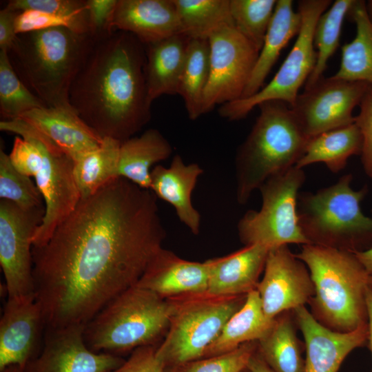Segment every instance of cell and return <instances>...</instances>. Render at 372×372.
<instances>
[{
    "instance_id": "obj_1",
    "label": "cell",
    "mask_w": 372,
    "mask_h": 372,
    "mask_svg": "<svg viewBox=\"0 0 372 372\" xmlns=\"http://www.w3.org/2000/svg\"><path fill=\"white\" fill-rule=\"evenodd\" d=\"M156 199L118 176L80 199L46 242L32 246L45 328L85 325L136 285L166 236Z\"/></svg>"
},
{
    "instance_id": "obj_2",
    "label": "cell",
    "mask_w": 372,
    "mask_h": 372,
    "mask_svg": "<svg viewBox=\"0 0 372 372\" xmlns=\"http://www.w3.org/2000/svg\"><path fill=\"white\" fill-rule=\"evenodd\" d=\"M144 47L120 30L94 39L72 84V107L102 138L122 143L150 120Z\"/></svg>"
},
{
    "instance_id": "obj_3",
    "label": "cell",
    "mask_w": 372,
    "mask_h": 372,
    "mask_svg": "<svg viewBox=\"0 0 372 372\" xmlns=\"http://www.w3.org/2000/svg\"><path fill=\"white\" fill-rule=\"evenodd\" d=\"M94 41L87 34L51 28L17 34L8 54L19 79L48 107L73 109L70 90Z\"/></svg>"
},
{
    "instance_id": "obj_4",
    "label": "cell",
    "mask_w": 372,
    "mask_h": 372,
    "mask_svg": "<svg viewBox=\"0 0 372 372\" xmlns=\"http://www.w3.org/2000/svg\"><path fill=\"white\" fill-rule=\"evenodd\" d=\"M296 255L309 271L315 293L308 304L319 323L338 332L367 324L370 275L354 252L307 244Z\"/></svg>"
},
{
    "instance_id": "obj_5",
    "label": "cell",
    "mask_w": 372,
    "mask_h": 372,
    "mask_svg": "<svg viewBox=\"0 0 372 372\" xmlns=\"http://www.w3.org/2000/svg\"><path fill=\"white\" fill-rule=\"evenodd\" d=\"M0 130L18 135L10 158L19 172L34 178L43 198L45 215L32 238V246H41L81 199L74 178L75 162L22 118L1 120Z\"/></svg>"
},
{
    "instance_id": "obj_6",
    "label": "cell",
    "mask_w": 372,
    "mask_h": 372,
    "mask_svg": "<svg viewBox=\"0 0 372 372\" xmlns=\"http://www.w3.org/2000/svg\"><path fill=\"white\" fill-rule=\"evenodd\" d=\"M258 107L259 116L235 158L240 204L247 203L269 178L296 166L309 141L287 103L269 101Z\"/></svg>"
},
{
    "instance_id": "obj_7",
    "label": "cell",
    "mask_w": 372,
    "mask_h": 372,
    "mask_svg": "<svg viewBox=\"0 0 372 372\" xmlns=\"http://www.w3.org/2000/svg\"><path fill=\"white\" fill-rule=\"evenodd\" d=\"M173 310L169 298L133 286L110 300L85 324V342L94 352L116 355L154 345L165 335Z\"/></svg>"
},
{
    "instance_id": "obj_8",
    "label": "cell",
    "mask_w": 372,
    "mask_h": 372,
    "mask_svg": "<svg viewBox=\"0 0 372 372\" xmlns=\"http://www.w3.org/2000/svg\"><path fill=\"white\" fill-rule=\"evenodd\" d=\"M351 174L316 192L299 193L298 222L309 244L352 252L372 247V218L361 210L366 186L351 187Z\"/></svg>"
},
{
    "instance_id": "obj_9",
    "label": "cell",
    "mask_w": 372,
    "mask_h": 372,
    "mask_svg": "<svg viewBox=\"0 0 372 372\" xmlns=\"http://www.w3.org/2000/svg\"><path fill=\"white\" fill-rule=\"evenodd\" d=\"M246 298L247 295L216 296L207 292L169 298L173 313L163 340L156 348V357L171 368L204 358Z\"/></svg>"
},
{
    "instance_id": "obj_10",
    "label": "cell",
    "mask_w": 372,
    "mask_h": 372,
    "mask_svg": "<svg viewBox=\"0 0 372 372\" xmlns=\"http://www.w3.org/2000/svg\"><path fill=\"white\" fill-rule=\"evenodd\" d=\"M304 180L303 169L294 166L260 185V209L247 211L238 223V236L245 245H261L271 249L289 244H309L297 212L299 190Z\"/></svg>"
},
{
    "instance_id": "obj_11",
    "label": "cell",
    "mask_w": 372,
    "mask_h": 372,
    "mask_svg": "<svg viewBox=\"0 0 372 372\" xmlns=\"http://www.w3.org/2000/svg\"><path fill=\"white\" fill-rule=\"evenodd\" d=\"M331 5L329 0L298 1L302 26L280 69L271 81L255 94L222 105L218 110L222 118L228 121L242 119L255 107L269 101H280L293 106L300 88L305 85L316 63L313 37L317 21Z\"/></svg>"
},
{
    "instance_id": "obj_12",
    "label": "cell",
    "mask_w": 372,
    "mask_h": 372,
    "mask_svg": "<svg viewBox=\"0 0 372 372\" xmlns=\"http://www.w3.org/2000/svg\"><path fill=\"white\" fill-rule=\"evenodd\" d=\"M45 211V206L25 209L1 199L0 265L8 299L35 298L32 238Z\"/></svg>"
},
{
    "instance_id": "obj_13",
    "label": "cell",
    "mask_w": 372,
    "mask_h": 372,
    "mask_svg": "<svg viewBox=\"0 0 372 372\" xmlns=\"http://www.w3.org/2000/svg\"><path fill=\"white\" fill-rule=\"evenodd\" d=\"M208 41L209 75L203 95V114L217 105L242 98L260 52L233 25L220 28Z\"/></svg>"
},
{
    "instance_id": "obj_14",
    "label": "cell",
    "mask_w": 372,
    "mask_h": 372,
    "mask_svg": "<svg viewBox=\"0 0 372 372\" xmlns=\"http://www.w3.org/2000/svg\"><path fill=\"white\" fill-rule=\"evenodd\" d=\"M369 85L363 81L323 77L298 94L291 108L302 130L310 139L355 123L353 111L360 105Z\"/></svg>"
},
{
    "instance_id": "obj_15",
    "label": "cell",
    "mask_w": 372,
    "mask_h": 372,
    "mask_svg": "<svg viewBox=\"0 0 372 372\" xmlns=\"http://www.w3.org/2000/svg\"><path fill=\"white\" fill-rule=\"evenodd\" d=\"M263 271L256 291L263 311L269 319L305 306L314 296V286L307 265L288 245L269 250Z\"/></svg>"
},
{
    "instance_id": "obj_16",
    "label": "cell",
    "mask_w": 372,
    "mask_h": 372,
    "mask_svg": "<svg viewBox=\"0 0 372 372\" xmlns=\"http://www.w3.org/2000/svg\"><path fill=\"white\" fill-rule=\"evenodd\" d=\"M84 327L45 328L42 351L28 363L24 372H110L125 362L116 355L90 349L85 342Z\"/></svg>"
},
{
    "instance_id": "obj_17",
    "label": "cell",
    "mask_w": 372,
    "mask_h": 372,
    "mask_svg": "<svg viewBox=\"0 0 372 372\" xmlns=\"http://www.w3.org/2000/svg\"><path fill=\"white\" fill-rule=\"evenodd\" d=\"M293 311L304 338V372H338L351 351L367 345L368 324L353 331L338 332L319 323L305 306Z\"/></svg>"
},
{
    "instance_id": "obj_18",
    "label": "cell",
    "mask_w": 372,
    "mask_h": 372,
    "mask_svg": "<svg viewBox=\"0 0 372 372\" xmlns=\"http://www.w3.org/2000/svg\"><path fill=\"white\" fill-rule=\"evenodd\" d=\"M45 327L35 298L8 299L0 320V370L17 365L25 369L32 360Z\"/></svg>"
},
{
    "instance_id": "obj_19",
    "label": "cell",
    "mask_w": 372,
    "mask_h": 372,
    "mask_svg": "<svg viewBox=\"0 0 372 372\" xmlns=\"http://www.w3.org/2000/svg\"><path fill=\"white\" fill-rule=\"evenodd\" d=\"M110 30L129 32L144 45L180 33L173 0H117Z\"/></svg>"
},
{
    "instance_id": "obj_20",
    "label": "cell",
    "mask_w": 372,
    "mask_h": 372,
    "mask_svg": "<svg viewBox=\"0 0 372 372\" xmlns=\"http://www.w3.org/2000/svg\"><path fill=\"white\" fill-rule=\"evenodd\" d=\"M136 286L167 299L182 295L206 293V262L183 259L163 247L153 257Z\"/></svg>"
},
{
    "instance_id": "obj_21",
    "label": "cell",
    "mask_w": 372,
    "mask_h": 372,
    "mask_svg": "<svg viewBox=\"0 0 372 372\" xmlns=\"http://www.w3.org/2000/svg\"><path fill=\"white\" fill-rule=\"evenodd\" d=\"M269 250L261 245H245L227 256L207 260V293L216 296H236L256 290Z\"/></svg>"
},
{
    "instance_id": "obj_22",
    "label": "cell",
    "mask_w": 372,
    "mask_h": 372,
    "mask_svg": "<svg viewBox=\"0 0 372 372\" xmlns=\"http://www.w3.org/2000/svg\"><path fill=\"white\" fill-rule=\"evenodd\" d=\"M48 137L76 162L103 141L74 109L45 107L20 117Z\"/></svg>"
},
{
    "instance_id": "obj_23",
    "label": "cell",
    "mask_w": 372,
    "mask_h": 372,
    "mask_svg": "<svg viewBox=\"0 0 372 372\" xmlns=\"http://www.w3.org/2000/svg\"><path fill=\"white\" fill-rule=\"evenodd\" d=\"M203 172L199 165L185 164L178 154L173 157L169 167L158 165L151 171L149 190L169 203L180 221L194 235L200 231V216L192 204V195Z\"/></svg>"
},
{
    "instance_id": "obj_24",
    "label": "cell",
    "mask_w": 372,
    "mask_h": 372,
    "mask_svg": "<svg viewBox=\"0 0 372 372\" xmlns=\"http://www.w3.org/2000/svg\"><path fill=\"white\" fill-rule=\"evenodd\" d=\"M189 38L179 33L145 45L147 100L176 94L183 69Z\"/></svg>"
},
{
    "instance_id": "obj_25",
    "label": "cell",
    "mask_w": 372,
    "mask_h": 372,
    "mask_svg": "<svg viewBox=\"0 0 372 372\" xmlns=\"http://www.w3.org/2000/svg\"><path fill=\"white\" fill-rule=\"evenodd\" d=\"M302 26L300 13L295 12L291 0H277L262 47L241 99L257 93L289 40Z\"/></svg>"
},
{
    "instance_id": "obj_26",
    "label": "cell",
    "mask_w": 372,
    "mask_h": 372,
    "mask_svg": "<svg viewBox=\"0 0 372 372\" xmlns=\"http://www.w3.org/2000/svg\"><path fill=\"white\" fill-rule=\"evenodd\" d=\"M172 151L171 144L159 130L148 129L121 143L118 176L149 189L152 165L167 159Z\"/></svg>"
},
{
    "instance_id": "obj_27",
    "label": "cell",
    "mask_w": 372,
    "mask_h": 372,
    "mask_svg": "<svg viewBox=\"0 0 372 372\" xmlns=\"http://www.w3.org/2000/svg\"><path fill=\"white\" fill-rule=\"evenodd\" d=\"M293 310L277 316L258 342L257 351L273 372H304V343L298 337Z\"/></svg>"
},
{
    "instance_id": "obj_28",
    "label": "cell",
    "mask_w": 372,
    "mask_h": 372,
    "mask_svg": "<svg viewBox=\"0 0 372 372\" xmlns=\"http://www.w3.org/2000/svg\"><path fill=\"white\" fill-rule=\"evenodd\" d=\"M274 319L265 316L256 289L251 291L242 307L227 320L204 358L229 352L245 342L258 341L271 329Z\"/></svg>"
},
{
    "instance_id": "obj_29",
    "label": "cell",
    "mask_w": 372,
    "mask_h": 372,
    "mask_svg": "<svg viewBox=\"0 0 372 372\" xmlns=\"http://www.w3.org/2000/svg\"><path fill=\"white\" fill-rule=\"evenodd\" d=\"M362 146L361 132L353 123L311 138L296 167L303 169L322 163L331 172L338 173L345 167L351 156L360 155Z\"/></svg>"
},
{
    "instance_id": "obj_30",
    "label": "cell",
    "mask_w": 372,
    "mask_h": 372,
    "mask_svg": "<svg viewBox=\"0 0 372 372\" xmlns=\"http://www.w3.org/2000/svg\"><path fill=\"white\" fill-rule=\"evenodd\" d=\"M347 16L355 23L356 34L342 46L340 65L332 77L372 86V21L365 1L355 0Z\"/></svg>"
},
{
    "instance_id": "obj_31",
    "label": "cell",
    "mask_w": 372,
    "mask_h": 372,
    "mask_svg": "<svg viewBox=\"0 0 372 372\" xmlns=\"http://www.w3.org/2000/svg\"><path fill=\"white\" fill-rule=\"evenodd\" d=\"M121 142L103 138L101 145L75 162L74 178L80 198H85L118 177V161Z\"/></svg>"
},
{
    "instance_id": "obj_32",
    "label": "cell",
    "mask_w": 372,
    "mask_h": 372,
    "mask_svg": "<svg viewBox=\"0 0 372 372\" xmlns=\"http://www.w3.org/2000/svg\"><path fill=\"white\" fill-rule=\"evenodd\" d=\"M209 75L208 39H189L177 94L182 97L191 120H196L203 114V95Z\"/></svg>"
},
{
    "instance_id": "obj_33",
    "label": "cell",
    "mask_w": 372,
    "mask_h": 372,
    "mask_svg": "<svg viewBox=\"0 0 372 372\" xmlns=\"http://www.w3.org/2000/svg\"><path fill=\"white\" fill-rule=\"evenodd\" d=\"M173 1L180 33L189 39H208L220 28L233 25L229 0Z\"/></svg>"
},
{
    "instance_id": "obj_34",
    "label": "cell",
    "mask_w": 372,
    "mask_h": 372,
    "mask_svg": "<svg viewBox=\"0 0 372 372\" xmlns=\"http://www.w3.org/2000/svg\"><path fill=\"white\" fill-rule=\"evenodd\" d=\"M355 0H336L318 19L314 32L313 42L316 48L317 61L304 89L313 86L321 79L328 60L337 50L344 18Z\"/></svg>"
},
{
    "instance_id": "obj_35",
    "label": "cell",
    "mask_w": 372,
    "mask_h": 372,
    "mask_svg": "<svg viewBox=\"0 0 372 372\" xmlns=\"http://www.w3.org/2000/svg\"><path fill=\"white\" fill-rule=\"evenodd\" d=\"M48 107L19 79L8 52L0 50V114L1 120H13L34 109Z\"/></svg>"
},
{
    "instance_id": "obj_36",
    "label": "cell",
    "mask_w": 372,
    "mask_h": 372,
    "mask_svg": "<svg viewBox=\"0 0 372 372\" xmlns=\"http://www.w3.org/2000/svg\"><path fill=\"white\" fill-rule=\"evenodd\" d=\"M276 0H229L236 30L260 51L271 21Z\"/></svg>"
},
{
    "instance_id": "obj_37",
    "label": "cell",
    "mask_w": 372,
    "mask_h": 372,
    "mask_svg": "<svg viewBox=\"0 0 372 372\" xmlns=\"http://www.w3.org/2000/svg\"><path fill=\"white\" fill-rule=\"evenodd\" d=\"M0 198L25 209L43 205V198L30 177L19 172L9 154L0 149Z\"/></svg>"
},
{
    "instance_id": "obj_38",
    "label": "cell",
    "mask_w": 372,
    "mask_h": 372,
    "mask_svg": "<svg viewBox=\"0 0 372 372\" xmlns=\"http://www.w3.org/2000/svg\"><path fill=\"white\" fill-rule=\"evenodd\" d=\"M56 27L90 34L88 10L73 15H60L37 10L20 12L15 19L17 34Z\"/></svg>"
},
{
    "instance_id": "obj_39",
    "label": "cell",
    "mask_w": 372,
    "mask_h": 372,
    "mask_svg": "<svg viewBox=\"0 0 372 372\" xmlns=\"http://www.w3.org/2000/svg\"><path fill=\"white\" fill-rule=\"evenodd\" d=\"M257 348V341L245 342L229 352L203 358L175 369L177 372H243Z\"/></svg>"
},
{
    "instance_id": "obj_40",
    "label": "cell",
    "mask_w": 372,
    "mask_h": 372,
    "mask_svg": "<svg viewBox=\"0 0 372 372\" xmlns=\"http://www.w3.org/2000/svg\"><path fill=\"white\" fill-rule=\"evenodd\" d=\"M7 8L17 12L37 10L60 15H73L87 10V0H11Z\"/></svg>"
},
{
    "instance_id": "obj_41",
    "label": "cell",
    "mask_w": 372,
    "mask_h": 372,
    "mask_svg": "<svg viewBox=\"0 0 372 372\" xmlns=\"http://www.w3.org/2000/svg\"><path fill=\"white\" fill-rule=\"evenodd\" d=\"M360 111L355 123L362 136V165L366 174L372 179V86L369 85L360 104Z\"/></svg>"
},
{
    "instance_id": "obj_42",
    "label": "cell",
    "mask_w": 372,
    "mask_h": 372,
    "mask_svg": "<svg viewBox=\"0 0 372 372\" xmlns=\"http://www.w3.org/2000/svg\"><path fill=\"white\" fill-rule=\"evenodd\" d=\"M116 3L117 0H87L90 35L93 39H97L112 32L110 23Z\"/></svg>"
},
{
    "instance_id": "obj_43",
    "label": "cell",
    "mask_w": 372,
    "mask_h": 372,
    "mask_svg": "<svg viewBox=\"0 0 372 372\" xmlns=\"http://www.w3.org/2000/svg\"><path fill=\"white\" fill-rule=\"evenodd\" d=\"M156 348L149 345L135 349L127 361L110 372H164L166 367L156 357Z\"/></svg>"
},
{
    "instance_id": "obj_44",
    "label": "cell",
    "mask_w": 372,
    "mask_h": 372,
    "mask_svg": "<svg viewBox=\"0 0 372 372\" xmlns=\"http://www.w3.org/2000/svg\"><path fill=\"white\" fill-rule=\"evenodd\" d=\"M20 12L7 7L0 11V49L10 51L13 46L17 34L15 30V19Z\"/></svg>"
},
{
    "instance_id": "obj_45",
    "label": "cell",
    "mask_w": 372,
    "mask_h": 372,
    "mask_svg": "<svg viewBox=\"0 0 372 372\" xmlns=\"http://www.w3.org/2000/svg\"><path fill=\"white\" fill-rule=\"evenodd\" d=\"M366 307L368 313V338L367 345L372 358V285L369 284L366 290Z\"/></svg>"
},
{
    "instance_id": "obj_46",
    "label": "cell",
    "mask_w": 372,
    "mask_h": 372,
    "mask_svg": "<svg viewBox=\"0 0 372 372\" xmlns=\"http://www.w3.org/2000/svg\"><path fill=\"white\" fill-rule=\"evenodd\" d=\"M247 369L249 372H273L262 358L258 351L251 356Z\"/></svg>"
},
{
    "instance_id": "obj_47",
    "label": "cell",
    "mask_w": 372,
    "mask_h": 372,
    "mask_svg": "<svg viewBox=\"0 0 372 372\" xmlns=\"http://www.w3.org/2000/svg\"><path fill=\"white\" fill-rule=\"evenodd\" d=\"M368 273L372 275V247L366 250L354 252Z\"/></svg>"
},
{
    "instance_id": "obj_48",
    "label": "cell",
    "mask_w": 372,
    "mask_h": 372,
    "mask_svg": "<svg viewBox=\"0 0 372 372\" xmlns=\"http://www.w3.org/2000/svg\"><path fill=\"white\" fill-rule=\"evenodd\" d=\"M1 372H24V370L19 366L12 365L6 368Z\"/></svg>"
},
{
    "instance_id": "obj_49",
    "label": "cell",
    "mask_w": 372,
    "mask_h": 372,
    "mask_svg": "<svg viewBox=\"0 0 372 372\" xmlns=\"http://www.w3.org/2000/svg\"><path fill=\"white\" fill-rule=\"evenodd\" d=\"M366 6L368 14L372 21V0H370L366 3Z\"/></svg>"
},
{
    "instance_id": "obj_50",
    "label": "cell",
    "mask_w": 372,
    "mask_h": 372,
    "mask_svg": "<svg viewBox=\"0 0 372 372\" xmlns=\"http://www.w3.org/2000/svg\"><path fill=\"white\" fill-rule=\"evenodd\" d=\"M164 372H177L175 368L166 367Z\"/></svg>"
},
{
    "instance_id": "obj_51",
    "label": "cell",
    "mask_w": 372,
    "mask_h": 372,
    "mask_svg": "<svg viewBox=\"0 0 372 372\" xmlns=\"http://www.w3.org/2000/svg\"><path fill=\"white\" fill-rule=\"evenodd\" d=\"M369 284L372 285V275L369 276Z\"/></svg>"
},
{
    "instance_id": "obj_52",
    "label": "cell",
    "mask_w": 372,
    "mask_h": 372,
    "mask_svg": "<svg viewBox=\"0 0 372 372\" xmlns=\"http://www.w3.org/2000/svg\"><path fill=\"white\" fill-rule=\"evenodd\" d=\"M246 369H245V370H246ZM245 371H244L243 372H245Z\"/></svg>"
}]
</instances>
